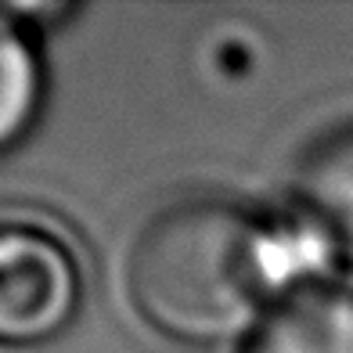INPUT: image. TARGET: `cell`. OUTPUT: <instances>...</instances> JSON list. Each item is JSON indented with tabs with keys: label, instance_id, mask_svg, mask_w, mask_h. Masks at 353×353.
Wrapping results in <instances>:
<instances>
[{
	"label": "cell",
	"instance_id": "1",
	"mask_svg": "<svg viewBox=\"0 0 353 353\" xmlns=\"http://www.w3.org/2000/svg\"><path fill=\"white\" fill-rule=\"evenodd\" d=\"M274 288V245L252 213L188 199L148 220L130 252V299L170 339L216 343L256 328Z\"/></svg>",
	"mask_w": 353,
	"mask_h": 353
},
{
	"label": "cell",
	"instance_id": "2",
	"mask_svg": "<svg viewBox=\"0 0 353 353\" xmlns=\"http://www.w3.org/2000/svg\"><path fill=\"white\" fill-rule=\"evenodd\" d=\"M83 303L76 249L33 213L0 210V346H40Z\"/></svg>",
	"mask_w": 353,
	"mask_h": 353
},
{
	"label": "cell",
	"instance_id": "3",
	"mask_svg": "<svg viewBox=\"0 0 353 353\" xmlns=\"http://www.w3.org/2000/svg\"><path fill=\"white\" fill-rule=\"evenodd\" d=\"M296 210L353 281V130H343L303 159L296 176Z\"/></svg>",
	"mask_w": 353,
	"mask_h": 353
},
{
	"label": "cell",
	"instance_id": "4",
	"mask_svg": "<svg viewBox=\"0 0 353 353\" xmlns=\"http://www.w3.org/2000/svg\"><path fill=\"white\" fill-rule=\"evenodd\" d=\"M245 353H353V296L296 288L252 328Z\"/></svg>",
	"mask_w": 353,
	"mask_h": 353
},
{
	"label": "cell",
	"instance_id": "5",
	"mask_svg": "<svg viewBox=\"0 0 353 353\" xmlns=\"http://www.w3.org/2000/svg\"><path fill=\"white\" fill-rule=\"evenodd\" d=\"M40 61L26 37V26L0 8V152L19 141L40 108Z\"/></svg>",
	"mask_w": 353,
	"mask_h": 353
}]
</instances>
